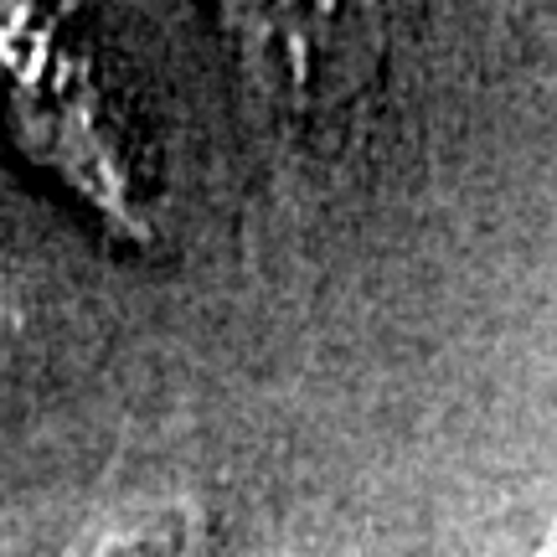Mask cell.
Wrapping results in <instances>:
<instances>
[{
  "mask_svg": "<svg viewBox=\"0 0 557 557\" xmlns=\"http://www.w3.org/2000/svg\"><path fill=\"white\" fill-rule=\"evenodd\" d=\"M532 557H557V517H553V527H547V537L537 542V553Z\"/></svg>",
  "mask_w": 557,
  "mask_h": 557,
  "instance_id": "obj_2",
  "label": "cell"
},
{
  "mask_svg": "<svg viewBox=\"0 0 557 557\" xmlns=\"http://www.w3.org/2000/svg\"><path fill=\"white\" fill-rule=\"evenodd\" d=\"M67 557H212L207 521L186 500H129L103 511Z\"/></svg>",
  "mask_w": 557,
  "mask_h": 557,
  "instance_id": "obj_1",
  "label": "cell"
}]
</instances>
